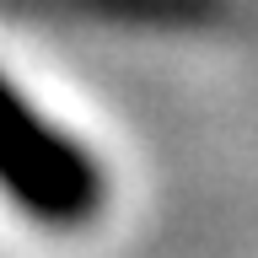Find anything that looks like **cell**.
Wrapping results in <instances>:
<instances>
[{"label": "cell", "mask_w": 258, "mask_h": 258, "mask_svg": "<svg viewBox=\"0 0 258 258\" xmlns=\"http://www.w3.org/2000/svg\"><path fill=\"white\" fill-rule=\"evenodd\" d=\"M0 188L22 215L43 226H81L108 199V172L86 145L27 102L22 86H6V151Z\"/></svg>", "instance_id": "6da1fadb"}, {"label": "cell", "mask_w": 258, "mask_h": 258, "mask_svg": "<svg viewBox=\"0 0 258 258\" xmlns=\"http://www.w3.org/2000/svg\"><path fill=\"white\" fill-rule=\"evenodd\" d=\"M43 6L97 22H135V27H188L221 11V0H43Z\"/></svg>", "instance_id": "7a4b0ae2"}]
</instances>
